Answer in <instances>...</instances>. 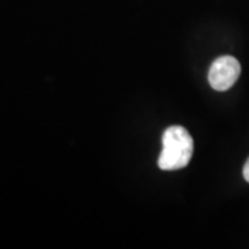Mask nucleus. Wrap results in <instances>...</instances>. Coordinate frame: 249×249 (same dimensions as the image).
I'll list each match as a JSON object with an SVG mask.
<instances>
[{
	"label": "nucleus",
	"mask_w": 249,
	"mask_h": 249,
	"mask_svg": "<svg viewBox=\"0 0 249 249\" xmlns=\"http://www.w3.org/2000/svg\"><path fill=\"white\" fill-rule=\"evenodd\" d=\"M241 73V65L237 58L231 55H222L216 58L208 73V80L212 89L217 91H226L238 80Z\"/></svg>",
	"instance_id": "2"
},
{
	"label": "nucleus",
	"mask_w": 249,
	"mask_h": 249,
	"mask_svg": "<svg viewBox=\"0 0 249 249\" xmlns=\"http://www.w3.org/2000/svg\"><path fill=\"white\" fill-rule=\"evenodd\" d=\"M194 150L193 137L181 126H170L162 136V152L158 166L162 170H178L190 163Z\"/></svg>",
	"instance_id": "1"
},
{
	"label": "nucleus",
	"mask_w": 249,
	"mask_h": 249,
	"mask_svg": "<svg viewBox=\"0 0 249 249\" xmlns=\"http://www.w3.org/2000/svg\"><path fill=\"white\" fill-rule=\"evenodd\" d=\"M242 173H244V178H245V180L249 183V160H247V163H245V166H244Z\"/></svg>",
	"instance_id": "3"
}]
</instances>
